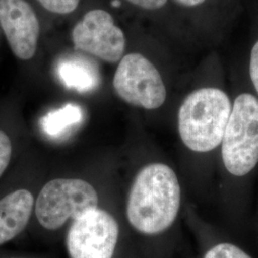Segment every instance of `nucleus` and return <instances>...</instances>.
I'll return each mask as SVG.
<instances>
[{
	"mask_svg": "<svg viewBox=\"0 0 258 258\" xmlns=\"http://www.w3.org/2000/svg\"><path fill=\"white\" fill-rule=\"evenodd\" d=\"M181 206V186L174 170L163 163L144 166L129 191L126 217L136 231L155 235L175 222Z\"/></svg>",
	"mask_w": 258,
	"mask_h": 258,
	"instance_id": "f257e3e1",
	"label": "nucleus"
},
{
	"mask_svg": "<svg viewBox=\"0 0 258 258\" xmlns=\"http://www.w3.org/2000/svg\"><path fill=\"white\" fill-rule=\"evenodd\" d=\"M113 87L122 101L153 110L166 102V89L156 67L146 56L132 53L121 57Z\"/></svg>",
	"mask_w": 258,
	"mask_h": 258,
	"instance_id": "39448f33",
	"label": "nucleus"
},
{
	"mask_svg": "<svg viewBox=\"0 0 258 258\" xmlns=\"http://www.w3.org/2000/svg\"><path fill=\"white\" fill-rule=\"evenodd\" d=\"M221 145L223 163L231 175H247L257 165L258 100L253 95L235 99Z\"/></svg>",
	"mask_w": 258,
	"mask_h": 258,
	"instance_id": "7ed1b4c3",
	"label": "nucleus"
},
{
	"mask_svg": "<svg viewBox=\"0 0 258 258\" xmlns=\"http://www.w3.org/2000/svg\"><path fill=\"white\" fill-rule=\"evenodd\" d=\"M249 75L258 94V41L252 47L249 61Z\"/></svg>",
	"mask_w": 258,
	"mask_h": 258,
	"instance_id": "2eb2a0df",
	"label": "nucleus"
},
{
	"mask_svg": "<svg viewBox=\"0 0 258 258\" xmlns=\"http://www.w3.org/2000/svg\"><path fill=\"white\" fill-rule=\"evenodd\" d=\"M0 25L14 55L31 59L37 51L39 21L25 0H0Z\"/></svg>",
	"mask_w": 258,
	"mask_h": 258,
	"instance_id": "6e6552de",
	"label": "nucleus"
},
{
	"mask_svg": "<svg viewBox=\"0 0 258 258\" xmlns=\"http://www.w3.org/2000/svg\"><path fill=\"white\" fill-rule=\"evenodd\" d=\"M133 5L147 10H157L164 7L167 0H126Z\"/></svg>",
	"mask_w": 258,
	"mask_h": 258,
	"instance_id": "dca6fc26",
	"label": "nucleus"
},
{
	"mask_svg": "<svg viewBox=\"0 0 258 258\" xmlns=\"http://www.w3.org/2000/svg\"><path fill=\"white\" fill-rule=\"evenodd\" d=\"M231 108L230 98L220 89L208 87L190 93L178 112V130L184 146L200 153L217 148Z\"/></svg>",
	"mask_w": 258,
	"mask_h": 258,
	"instance_id": "f03ea898",
	"label": "nucleus"
},
{
	"mask_svg": "<svg viewBox=\"0 0 258 258\" xmlns=\"http://www.w3.org/2000/svg\"><path fill=\"white\" fill-rule=\"evenodd\" d=\"M98 206L99 195L90 183L77 178H57L41 188L35 213L44 229L55 231L69 219L75 220Z\"/></svg>",
	"mask_w": 258,
	"mask_h": 258,
	"instance_id": "20e7f679",
	"label": "nucleus"
},
{
	"mask_svg": "<svg viewBox=\"0 0 258 258\" xmlns=\"http://www.w3.org/2000/svg\"><path fill=\"white\" fill-rule=\"evenodd\" d=\"M47 11L58 15H67L78 8L80 0H37Z\"/></svg>",
	"mask_w": 258,
	"mask_h": 258,
	"instance_id": "4468645a",
	"label": "nucleus"
},
{
	"mask_svg": "<svg viewBox=\"0 0 258 258\" xmlns=\"http://www.w3.org/2000/svg\"><path fill=\"white\" fill-rule=\"evenodd\" d=\"M113 5H116V6H119V5H120V2H113Z\"/></svg>",
	"mask_w": 258,
	"mask_h": 258,
	"instance_id": "a211bd4d",
	"label": "nucleus"
},
{
	"mask_svg": "<svg viewBox=\"0 0 258 258\" xmlns=\"http://www.w3.org/2000/svg\"><path fill=\"white\" fill-rule=\"evenodd\" d=\"M83 112L82 107L74 103H68L62 107L51 111L40 120L42 131L51 137H57L82 122Z\"/></svg>",
	"mask_w": 258,
	"mask_h": 258,
	"instance_id": "9b49d317",
	"label": "nucleus"
},
{
	"mask_svg": "<svg viewBox=\"0 0 258 258\" xmlns=\"http://www.w3.org/2000/svg\"><path fill=\"white\" fill-rule=\"evenodd\" d=\"M34 206V195L26 188L15 189L0 198V245L25 230Z\"/></svg>",
	"mask_w": 258,
	"mask_h": 258,
	"instance_id": "1a4fd4ad",
	"label": "nucleus"
},
{
	"mask_svg": "<svg viewBox=\"0 0 258 258\" xmlns=\"http://www.w3.org/2000/svg\"><path fill=\"white\" fill-rule=\"evenodd\" d=\"M72 41L75 50L111 63L121 59L125 48L123 32L104 10L88 12L73 29Z\"/></svg>",
	"mask_w": 258,
	"mask_h": 258,
	"instance_id": "0eeeda50",
	"label": "nucleus"
},
{
	"mask_svg": "<svg viewBox=\"0 0 258 258\" xmlns=\"http://www.w3.org/2000/svg\"><path fill=\"white\" fill-rule=\"evenodd\" d=\"M119 225L109 212L92 209L73 220L66 245L70 258H112L119 238Z\"/></svg>",
	"mask_w": 258,
	"mask_h": 258,
	"instance_id": "423d86ee",
	"label": "nucleus"
},
{
	"mask_svg": "<svg viewBox=\"0 0 258 258\" xmlns=\"http://www.w3.org/2000/svg\"><path fill=\"white\" fill-rule=\"evenodd\" d=\"M56 74L66 87L78 92L92 91L100 82L95 65L80 56H67L60 59L56 65Z\"/></svg>",
	"mask_w": 258,
	"mask_h": 258,
	"instance_id": "9d476101",
	"label": "nucleus"
},
{
	"mask_svg": "<svg viewBox=\"0 0 258 258\" xmlns=\"http://www.w3.org/2000/svg\"><path fill=\"white\" fill-rule=\"evenodd\" d=\"M204 258H251L247 252L231 243H221L208 250Z\"/></svg>",
	"mask_w": 258,
	"mask_h": 258,
	"instance_id": "f8f14e48",
	"label": "nucleus"
},
{
	"mask_svg": "<svg viewBox=\"0 0 258 258\" xmlns=\"http://www.w3.org/2000/svg\"><path fill=\"white\" fill-rule=\"evenodd\" d=\"M13 157V143L6 131L0 128V178L8 169Z\"/></svg>",
	"mask_w": 258,
	"mask_h": 258,
	"instance_id": "ddd939ff",
	"label": "nucleus"
},
{
	"mask_svg": "<svg viewBox=\"0 0 258 258\" xmlns=\"http://www.w3.org/2000/svg\"><path fill=\"white\" fill-rule=\"evenodd\" d=\"M175 1L185 7H195L202 4L206 0H175Z\"/></svg>",
	"mask_w": 258,
	"mask_h": 258,
	"instance_id": "f3484780",
	"label": "nucleus"
}]
</instances>
